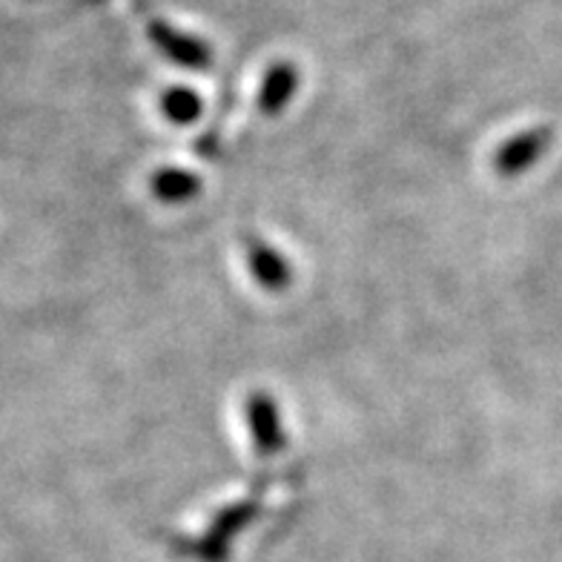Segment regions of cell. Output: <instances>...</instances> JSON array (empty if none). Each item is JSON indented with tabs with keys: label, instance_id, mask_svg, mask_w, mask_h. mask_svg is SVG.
I'll use <instances>...</instances> for the list:
<instances>
[{
	"label": "cell",
	"instance_id": "obj_7",
	"mask_svg": "<svg viewBox=\"0 0 562 562\" xmlns=\"http://www.w3.org/2000/svg\"><path fill=\"white\" fill-rule=\"evenodd\" d=\"M199 193L201 178L193 176V172L170 167V170H161L153 176V195L164 204H184V201L195 199Z\"/></svg>",
	"mask_w": 562,
	"mask_h": 562
},
{
	"label": "cell",
	"instance_id": "obj_6",
	"mask_svg": "<svg viewBox=\"0 0 562 562\" xmlns=\"http://www.w3.org/2000/svg\"><path fill=\"white\" fill-rule=\"evenodd\" d=\"M299 87V72L293 64H276L270 72H267L265 83H261L259 92V110L265 115H279V112L288 110L290 98Z\"/></svg>",
	"mask_w": 562,
	"mask_h": 562
},
{
	"label": "cell",
	"instance_id": "obj_3",
	"mask_svg": "<svg viewBox=\"0 0 562 562\" xmlns=\"http://www.w3.org/2000/svg\"><path fill=\"white\" fill-rule=\"evenodd\" d=\"M245 252L252 279L259 281L261 288L270 290V293H281V290L290 288L293 270H290L288 259L281 252H276L273 247L256 236L245 238Z\"/></svg>",
	"mask_w": 562,
	"mask_h": 562
},
{
	"label": "cell",
	"instance_id": "obj_1",
	"mask_svg": "<svg viewBox=\"0 0 562 562\" xmlns=\"http://www.w3.org/2000/svg\"><path fill=\"white\" fill-rule=\"evenodd\" d=\"M551 147V130L548 126H537V130H526V133L514 135L505 140L503 147L496 149L494 167L503 178H517L540 161Z\"/></svg>",
	"mask_w": 562,
	"mask_h": 562
},
{
	"label": "cell",
	"instance_id": "obj_8",
	"mask_svg": "<svg viewBox=\"0 0 562 562\" xmlns=\"http://www.w3.org/2000/svg\"><path fill=\"white\" fill-rule=\"evenodd\" d=\"M161 110L172 124H190L201 115V98L195 95L193 89L172 87L161 95Z\"/></svg>",
	"mask_w": 562,
	"mask_h": 562
},
{
	"label": "cell",
	"instance_id": "obj_2",
	"mask_svg": "<svg viewBox=\"0 0 562 562\" xmlns=\"http://www.w3.org/2000/svg\"><path fill=\"white\" fill-rule=\"evenodd\" d=\"M247 425H250L256 453L270 457V453H279L284 448L279 407L270 400V393H252L250 402H247Z\"/></svg>",
	"mask_w": 562,
	"mask_h": 562
},
{
	"label": "cell",
	"instance_id": "obj_4",
	"mask_svg": "<svg viewBox=\"0 0 562 562\" xmlns=\"http://www.w3.org/2000/svg\"><path fill=\"white\" fill-rule=\"evenodd\" d=\"M252 514H256V505L252 503H238L224 508L215 517V522L210 526V531L204 533V540L199 546V554L204 557V562H224V557L229 551V542L250 522Z\"/></svg>",
	"mask_w": 562,
	"mask_h": 562
},
{
	"label": "cell",
	"instance_id": "obj_5",
	"mask_svg": "<svg viewBox=\"0 0 562 562\" xmlns=\"http://www.w3.org/2000/svg\"><path fill=\"white\" fill-rule=\"evenodd\" d=\"M149 37L156 41V46L167 58H172L181 67H207L210 64L207 46L195 41V37L164 26V23H149Z\"/></svg>",
	"mask_w": 562,
	"mask_h": 562
}]
</instances>
